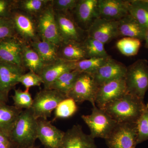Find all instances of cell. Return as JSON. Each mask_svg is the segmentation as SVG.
Segmentation results:
<instances>
[{
  "mask_svg": "<svg viewBox=\"0 0 148 148\" xmlns=\"http://www.w3.org/2000/svg\"><path fill=\"white\" fill-rule=\"evenodd\" d=\"M118 25V21H110L99 17L87 31L88 36L105 44L119 36Z\"/></svg>",
  "mask_w": 148,
  "mask_h": 148,
  "instance_id": "cell-15",
  "label": "cell"
},
{
  "mask_svg": "<svg viewBox=\"0 0 148 148\" xmlns=\"http://www.w3.org/2000/svg\"><path fill=\"white\" fill-rule=\"evenodd\" d=\"M0 148H16L9 137L1 132H0Z\"/></svg>",
  "mask_w": 148,
  "mask_h": 148,
  "instance_id": "cell-39",
  "label": "cell"
},
{
  "mask_svg": "<svg viewBox=\"0 0 148 148\" xmlns=\"http://www.w3.org/2000/svg\"><path fill=\"white\" fill-rule=\"evenodd\" d=\"M36 148L32 147V148Z\"/></svg>",
  "mask_w": 148,
  "mask_h": 148,
  "instance_id": "cell-43",
  "label": "cell"
},
{
  "mask_svg": "<svg viewBox=\"0 0 148 148\" xmlns=\"http://www.w3.org/2000/svg\"><path fill=\"white\" fill-rule=\"evenodd\" d=\"M80 73L75 70L65 73L51 84L49 89L57 90L68 97Z\"/></svg>",
  "mask_w": 148,
  "mask_h": 148,
  "instance_id": "cell-28",
  "label": "cell"
},
{
  "mask_svg": "<svg viewBox=\"0 0 148 148\" xmlns=\"http://www.w3.org/2000/svg\"><path fill=\"white\" fill-rule=\"evenodd\" d=\"M125 80L127 92L144 101L148 90V61L139 59L127 67Z\"/></svg>",
  "mask_w": 148,
  "mask_h": 148,
  "instance_id": "cell-3",
  "label": "cell"
},
{
  "mask_svg": "<svg viewBox=\"0 0 148 148\" xmlns=\"http://www.w3.org/2000/svg\"><path fill=\"white\" fill-rule=\"evenodd\" d=\"M145 47L148 49V29L146 30L145 35Z\"/></svg>",
  "mask_w": 148,
  "mask_h": 148,
  "instance_id": "cell-41",
  "label": "cell"
},
{
  "mask_svg": "<svg viewBox=\"0 0 148 148\" xmlns=\"http://www.w3.org/2000/svg\"><path fill=\"white\" fill-rule=\"evenodd\" d=\"M75 70V62L58 58L55 62L44 67L39 75L45 89H49L51 84L61 75Z\"/></svg>",
  "mask_w": 148,
  "mask_h": 148,
  "instance_id": "cell-19",
  "label": "cell"
},
{
  "mask_svg": "<svg viewBox=\"0 0 148 148\" xmlns=\"http://www.w3.org/2000/svg\"><path fill=\"white\" fill-rule=\"evenodd\" d=\"M81 117L90 129V136L94 139L106 140L117 123L104 110L96 106L92 107L90 114L83 115Z\"/></svg>",
  "mask_w": 148,
  "mask_h": 148,
  "instance_id": "cell-5",
  "label": "cell"
},
{
  "mask_svg": "<svg viewBox=\"0 0 148 148\" xmlns=\"http://www.w3.org/2000/svg\"><path fill=\"white\" fill-rule=\"evenodd\" d=\"M54 12L58 34L62 42L74 41L82 42L87 37V32L78 25L71 12Z\"/></svg>",
  "mask_w": 148,
  "mask_h": 148,
  "instance_id": "cell-9",
  "label": "cell"
},
{
  "mask_svg": "<svg viewBox=\"0 0 148 148\" xmlns=\"http://www.w3.org/2000/svg\"><path fill=\"white\" fill-rule=\"evenodd\" d=\"M98 0H78L71 12L75 21L83 30L87 32L94 21L99 18Z\"/></svg>",
  "mask_w": 148,
  "mask_h": 148,
  "instance_id": "cell-12",
  "label": "cell"
},
{
  "mask_svg": "<svg viewBox=\"0 0 148 148\" xmlns=\"http://www.w3.org/2000/svg\"><path fill=\"white\" fill-rule=\"evenodd\" d=\"M78 0H51V5L56 12H72Z\"/></svg>",
  "mask_w": 148,
  "mask_h": 148,
  "instance_id": "cell-37",
  "label": "cell"
},
{
  "mask_svg": "<svg viewBox=\"0 0 148 148\" xmlns=\"http://www.w3.org/2000/svg\"></svg>",
  "mask_w": 148,
  "mask_h": 148,
  "instance_id": "cell-44",
  "label": "cell"
},
{
  "mask_svg": "<svg viewBox=\"0 0 148 148\" xmlns=\"http://www.w3.org/2000/svg\"><path fill=\"white\" fill-rule=\"evenodd\" d=\"M15 8V0H0V18H10Z\"/></svg>",
  "mask_w": 148,
  "mask_h": 148,
  "instance_id": "cell-38",
  "label": "cell"
},
{
  "mask_svg": "<svg viewBox=\"0 0 148 148\" xmlns=\"http://www.w3.org/2000/svg\"><path fill=\"white\" fill-rule=\"evenodd\" d=\"M126 70L124 64L111 57L92 75L99 86L111 81L124 78Z\"/></svg>",
  "mask_w": 148,
  "mask_h": 148,
  "instance_id": "cell-18",
  "label": "cell"
},
{
  "mask_svg": "<svg viewBox=\"0 0 148 148\" xmlns=\"http://www.w3.org/2000/svg\"><path fill=\"white\" fill-rule=\"evenodd\" d=\"M111 57L109 56L107 57H94L81 60L75 62V70L80 73L92 75Z\"/></svg>",
  "mask_w": 148,
  "mask_h": 148,
  "instance_id": "cell-29",
  "label": "cell"
},
{
  "mask_svg": "<svg viewBox=\"0 0 148 148\" xmlns=\"http://www.w3.org/2000/svg\"><path fill=\"white\" fill-rule=\"evenodd\" d=\"M137 145L148 140V107L147 106L137 121Z\"/></svg>",
  "mask_w": 148,
  "mask_h": 148,
  "instance_id": "cell-34",
  "label": "cell"
},
{
  "mask_svg": "<svg viewBox=\"0 0 148 148\" xmlns=\"http://www.w3.org/2000/svg\"><path fill=\"white\" fill-rule=\"evenodd\" d=\"M129 13L146 30L148 29V0L129 1Z\"/></svg>",
  "mask_w": 148,
  "mask_h": 148,
  "instance_id": "cell-27",
  "label": "cell"
},
{
  "mask_svg": "<svg viewBox=\"0 0 148 148\" xmlns=\"http://www.w3.org/2000/svg\"><path fill=\"white\" fill-rule=\"evenodd\" d=\"M146 106H147V107H148V102L147 103V104H146Z\"/></svg>",
  "mask_w": 148,
  "mask_h": 148,
  "instance_id": "cell-42",
  "label": "cell"
},
{
  "mask_svg": "<svg viewBox=\"0 0 148 148\" xmlns=\"http://www.w3.org/2000/svg\"><path fill=\"white\" fill-rule=\"evenodd\" d=\"M38 119L31 109L22 110L9 135L16 148L34 147L37 137Z\"/></svg>",
  "mask_w": 148,
  "mask_h": 148,
  "instance_id": "cell-2",
  "label": "cell"
},
{
  "mask_svg": "<svg viewBox=\"0 0 148 148\" xmlns=\"http://www.w3.org/2000/svg\"><path fill=\"white\" fill-rule=\"evenodd\" d=\"M16 37L10 18H0V41Z\"/></svg>",
  "mask_w": 148,
  "mask_h": 148,
  "instance_id": "cell-36",
  "label": "cell"
},
{
  "mask_svg": "<svg viewBox=\"0 0 148 148\" xmlns=\"http://www.w3.org/2000/svg\"><path fill=\"white\" fill-rule=\"evenodd\" d=\"M36 18L37 29L40 40L59 45L62 40L58 34L54 12L51 6V3Z\"/></svg>",
  "mask_w": 148,
  "mask_h": 148,
  "instance_id": "cell-10",
  "label": "cell"
},
{
  "mask_svg": "<svg viewBox=\"0 0 148 148\" xmlns=\"http://www.w3.org/2000/svg\"><path fill=\"white\" fill-rule=\"evenodd\" d=\"M24 44L17 37L0 41V61L23 66L22 56Z\"/></svg>",
  "mask_w": 148,
  "mask_h": 148,
  "instance_id": "cell-20",
  "label": "cell"
},
{
  "mask_svg": "<svg viewBox=\"0 0 148 148\" xmlns=\"http://www.w3.org/2000/svg\"><path fill=\"white\" fill-rule=\"evenodd\" d=\"M137 137V123H117L105 140L109 148H133Z\"/></svg>",
  "mask_w": 148,
  "mask_h": 148,
  "instance_id": "cell-7",
  "label": "cell"
},
{
  "mask_svg": "<svg viewBox=\"0 0 148 148\" xmlns=\"http://www.w3.org/2000/svg\"><path fill=\"white\" fill-rule=\"evenodd\" d=\"M78 110L77 103L73 99L66 98L61 101L54 110L53 121L58 119H68L73 116Z\"/></svg>",
  "mask_w": 148,
  "mask_h": 148,
  "instance_id": "cell-30",
  "label": "cell"
},
{
  "mask_svg": "<svg viewBox=\"0 0 148 148\" xmlns=\"http://www.w3.org/2000/svg\"><path fill=\"white\" fill-rule=\"evenodd\" d=\"M118 22L119 36L145 40L146 29L129 13Z\"/></svg>",
  "mask_w": 148,
  "mask_h": 148,
  "instance_id": "cell-22",
  "label": "cell"
},
{
  "mask_svg": "<svg viewBox=\"0 0 148 148\" xmlns=\"http://www.w3.org/2000/svg\"><path fill=\"white\" fill-rule=\"evenodd\" d=\"M146 106L144 101L127 92L103 110L117 123H137Z\"/></svg>",
  "mask_w": 148,
  "mask_h": 148,
  "instance_id": "cell-1",
  "label": "cell"
},
{
  "mask_svg": "<svg viewBox=\"0 0 148 148\" xmlns=\"http://www.w3.org/2000/svg\"><path fill=\"white\" fill-rule=\"evenodd\" d=\"M58 56L59 58L73 62L88 58L83 43L74 41L62 42L58 45Z\"/></svg>",
  "mask_w": 148,
  "mask_h": 148,
  "instance_id": "cell-21",
  "label": "cell"
},
{
  "mask_svg": "<svg viewBox=\"0 0 148 148\" xmlns=\"http://www.w3.org/2000/svg\"><path fill=\"white\" fill-rule=\"evenodd\" d=\"M98 86L91 74L80 73L73 86L69 92L68 98H71L77 103L89 101L92 107L95 103Z\"/></svg>",
  "mask_w": 148,
  "mask_h": 148,
  "instance_id": "cell-8",
  "label": "cell"
},
{
  "mask_svg": "<svg viewBox=\"0 0 148 148\" xmlns=\"http://www.w3.org/2000/svg\"><path fill=\"white\" fill-rule=\"evenodd\" d=\"M23 110L6 104L0 105V132L8 136Z\"/></svg>",
  "mask_w": 148,
  "mask_h": 148,
  "instance_id": "cell-23",
  "label": "cell"
},
{
  "mask_svg": "<svg viewBox=\"0 0 148 148\" xmlns=\"http://www.w3.org/2000/svg\"><path fill=\"white\" fill-rule=\"evenodd\" d=\"M29 45L39 55L45 66L52 64L59 58L58 45L42 40L32 42Z\"/></svg>",
  "mask_w": 148,
  "mask_h": 148,
  "instance_id": "cell-24",
  "label": "cell"
},
{
  "mask_svg": "<svg viewBox=\"0 0 148 148\" xmlns=\"http://www.w3.org/2000/svg\"><path fill=\"white\" fill-rule=\"evenodd\" d=\"M66 98L68 97L57 90L44 88L35 95L31 109L36 119H47L59 103Z\"/></svg>",
  "mask_w": 148,
  "mask_h": 148,
  "instance_id": "cell-4",
  "label": "cell"
},
{
  "mask_svg": "<svg viewBox=\"0 0 148 148\" xmlns=\"http://www.w3.org/2000/svg\"><path fill=\"white\" fill-rule=\"evenodd\" d=\"M141 45V40L130 37H123L116 43L117 49L122 54L126 56L137 55Z\"/></svg>",
  "mask_w": 148,
  "mask_h": 148,
  "instance_id": "cell-31",
  "label": "cell"
},
{
  "mask_svg": "<svg viewBox=\"0 0 148 148\" xmlns=\"http://www.w3.org/2000/svg\"><path fill=\"white\" fill-rule=\"evenodd\" d=\"M129 4L126 0H98L99 17L119 21L129 14Z\"/></svg>",
  "mask_w": 148,
  "mask_h": 148,
  "instance_id": "cell-14",
  "label": "cell"
},
{
  "mask_svg": "<svg viewBox=\"0 0 148 148\" xmlns=\"http://www.w3.org/2000/svg\"><path fill=\"white\" fill-rule=\"evenodd\" d=\"M29 89L23 91L20 88L14 89V94L12 96L14 105L17 108L23 110L32 108L33 99Z\"/></svg>",
  "mask_w": 148,
  "mask_h": 148,
  "instance_id": "cell-33",
  "label": "cell"
},
{
  "mask_svg": "<svg viewBox=\"0 0 148 148\" xmlns=\"http://www.w3.org/2000/svg\"><path fill=\"white\" fill-rule=\"evenodd\" d=\"M51 0H15V8L36 17L50 4Z\"/></svg>",
  "mask_w": 148,
  "mask_h": 148,
  "instance_id": "cell-26",
  "label": "cell"
},
{
  "mask_svg": "<svg viewBox=\"0 0 148 148\" xmlns=\"http://www.w3.org/2000/svg\"><path fill=\"white\" fill-rule=\"evenodd\" d=\"M8 100V95L0 91V105L6 104Z\"/></svg>",
  "mask_w": 148,
  "mask_h": 148,
  "instance_id": "cell-40",
  "label": "cell"
},
{
  "mask_svg": "<svg viewBox=\"0 0 148 148\" xmlns=\"http://www.w3.org/2000/svg\"><path fill=\"white\" fill-rule=\"evenodd\" d=\"M22 59L23 66L25 69L38 75L45 67L39 55L29 44H24Z\"/></svg>",
  "mask_w": 148,
  "mask_h": 148,
  "instance_id": "cell-25",
  "label": "cell"
},
{
  "mask_svg": "<svg viewBox=\"0 0 148 148\" xmlns=\"http://www.w3.org/2000/svg\"><path fill=\"white\" fill-rule=\"evenodd\" d=\"M82 43L88 58L109 56L105 49V44L92 37L87 36Z\"/></svg>",
  "mask_w": 148,
  "mask_h": 148,
  "instance_id": "cell-32",
  "label": "cell"
},
{
  "mask_svg": "<svg viewBox=\"0 0 148 148\" xmlns=\"http://www.w3.org/2000/svg\"><path fill=\"white\" fill-rule=\"evenodd\" d=\"M58 148H97L94 138L86 134L79 124L73 126L65 132Z\"/></svg>",
  "mask_w": 148,
  "mask_h": 148,
  "instance_id": "cell-13",
  "label": "cell"
},
{
  "mask_svg": "<svg viewBox=\"0 0 148 148\" xmlns=\"http://www.w3.org/2000/svg\"><path fill=\"white\" fill-rule=\"evenodd\" d=\"M127 93L125 78L111 81L98 86L95 98V105L103 109L108 103Z\"/></svg>",
  "mask_w": 148,
  "mask_h": 148,
  "instance_id": "cell-11",
  "label": "cell"
},
{
  "mask_svg": "<svg viewBox=\"0 0 148 148\" xmlns=\"http://www.w3.org/2000/svg\"><path fill=\"white\" fill-rule=\"evenodd\" d=\"M10 18L16 37L22 42L30 44L41 40L37 29L36 17L14 9Z\"/></svg>",
  "mask_w": 148,
  "mask_h": 148,
  "instance_id": "cell-6",
  "label": "cell"
},
{
  "mask_svg": "<svg viewBox=\"0 0 148 148\" xmlns=\"http://www.w3.org/2000/svg\"><path fill=\"white\" fill-rule=\"evenodd\" d=\"M18 82L19 83L24 86L26 89L29 90L30 88L39 86L43 84L42 80L39 75L30 71L22 75L19 78Z\"/></svg>",
  "mask_w": 148,
  "mask_h": 148,
  "instance_id": "cell-35",
  "label": "cell"
},
{
  "mask_svg": "<svg viewBox=\"0 0 148 148\" xmlns=\"http://www.w3.org/2000/svg\"><path fill=\"white\" fill-rule=\"evenodd\" d=\"M47 119H38L37 137L46 148H58L65 132L53 125Z\"/></svg>",
  "mask_w": 148,
  "mask_h": 148,
  "instance_id": "cell-17",
  "label": "cell"
},
{
  "mask_svg": "<svg viewBox=\"0 0 148 148\" xmlns=\"http://www.w3.org/2000/svg\"><path fill=\"white\" fill-rule=\"evenodd\" d=\"M27 71L24 66L0 61V91L8 95Z\"/></svg>",
  "mask_w": 148,
  "mask_h": 148,
  "instance_id": "cell-16",
  "label": "cell"
}]
</instances>
